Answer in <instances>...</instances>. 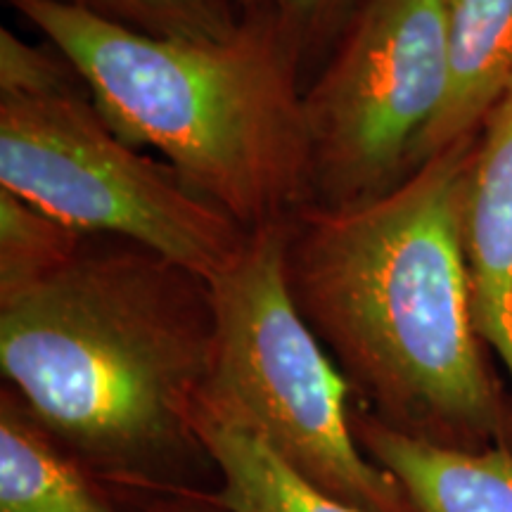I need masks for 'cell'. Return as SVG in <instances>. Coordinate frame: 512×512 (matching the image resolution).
<instances>
[{"label": "cell", "mask_w": 512, "mask_h": 512, "mask_svg": "<svg viewBox=\"0 0 512 512\" xmlns=\"http://www.w3.org/2000/svg\"><path fill=\"white\" fill-rule=\"evenodd\" d=\"M472 136L356 209L285 223L292 302L370 418L427 444L512 448V401L472 309L463 190Z\"/></svg>", "instance_id": "obj_1"}, {"label": "cell", "mask_w": 512, "mask_h": 512, "mask_svg": "<svg viewBox=\"0 0 512 512\" xmlns=\"http://www.w3.org/2000/svg\"><path fill=\"white\" fill-rule=\"evenodd\" d=\"M214 349L207 280L124 240H86L72 264L0 302L8 387L121 494H216L197 432Z\"/></svg>", "instance_id": "obj_2"}, {"label": "cell", "mask_w": 512, "mask_h": 512, "mask_svg": "<svg viewBox=\"0 0 512 512\" xmlns=\"http://www.w3.org/2000/svg\"><path fill=\"white\" fill-rule=\"evenodd\" d=\"M72 64L102 119L242 228L306 204L302 62L264 10L221 41L140 34L67 0H8Z\"/></svg>", "instance_id": "obj_3"}, {"label": "cell", "mask_w": 512, "mask_h": 512, "mask_svg": "<svg viewBox=\"0 0 512 512\" xmlns=\"http://www.w3.org/2000/svg\"><path fill=\"white\" fill-rule=\"evenodd\" d=\"M285 223L252 230L238 259L209 280L216 349L204 401L249 427L332 501L415 512L401 484L358 446L349 384L292 302Z\"/></svg>", "instance_id": "obj_4"}, {"label": "cell", "mask_w": 512, "mask_h": 512, "mask_svg": "<svg viewBox=\"0 0 512 512\" xmlns=\"http://www.w3.org/2000/svg\"><path fill=\"white\" fill-rule=\"evenodd\" d=\"M0 188L86 238L150 249L207 283L249 238L169 164L128 145L79 88L0 95Z\"/></svg>", "instance_id": "obj_5"}, {"label": "cell", "mask_w": 512, "mask_h": 512, "mask_svg": "<svg viewBox=\"0 0 512 512\" xmlns=\"http://www.w3.org/2000/svg\"><path fill=\"white\" fill-rule=\"evenodd\" d=\"M448 91V0H368L304 88L306 204L356 209L415 171Z\"/></svg>", "instance_id": "obj_6"}, {"label": "cell", "mask_w": 512, "mask_h": 512, "mask_svg": "<svg viewBox=\"0 0 512 512\" xmlns=\"http://www.w3.org/2000/svg\"><path fill=\"white\" fill-rule=\"evenodd\" d=\"M463 247L479 337L512 387V83L484 119L463 190Z\"/></svg>", "instance_id": "obj_7"}, {"label": "cell", "mask_w": 512, "mask_h": 512, "mask_svg": "<svg viewBox=\"0 0 512 512\" xmlns=\"http://www.w3.org/2000/svg\"><path fill=\"white\" fill-rule=\"evenodd\" d=\"M363 453L406 491L415 512H512V448L458 451L403 437L351 401Z\"/></svg>", "instance_id": "obj_8"}, {"label": "cell", "mask_w": 512, "mask_h": 512, "mask_svg": "<svg viewBox=\"0 0 512 512\" xmlns=\"http://www.w3.org/2000/svg\"><path fill=\"white\" fill-rule=\"evenodd\" d=\"M0 512H145L88 470L38 422L24 401L0 394Z\"/></svg>", "instance_id": "obj_9"}, {"label": "cell", "mask_w": 512, "mask_h": 512, "mask_svg": "<svg viewBox=\"0 0 512 512\" xmlns=\"http://www.w3.org/2000/svg\"><path fill=\"white\" fill-rule=\"evenodd\" d=\"M510 83L512 0H448V91L420 140L415 169L470 138Z\"/></svg>", "instance_id": "obj_10"}, {"label": "cell", "mask_w": 512, "mask_h": 512, "mask_svg": "<svg viewBox=\"0 0 512 512\" xmlns=\"http://www.w3.org/2000/svg\"><path fill=\"white\" fill-rule=\"evenodd\" d=\"M197 432L219 470L214 501L230 512H361L302 482L249 427L209 406L204 396Z\"/></svg>", "instance_id": "obj_11"}, {"label": "cell", "mask_w": 512, "mask_h": 512, "mask_svg": "<svg viewBox=\"0 0 512 512\" xmlns=\"http://www.w3.org/2000/svg\"><path fill=\"white\" fill-rule=\"evenodd\" d=\"M86 240L79 230L0 188V302L72 264Z\"/></svg>", "instance_id": "obj_12"}, {"label": "cell", "mask_w": 512, "mask_h": 512, "mask_svg": "<svg viewBox=\"0 0 512 512\" xmlns=\"http://www.w3.org/2000/svg\"><path fill=\"white\" fill-rule=\"evenodd\" d=\"M140 34L221 41L240 29L228 0H67Z\"/></svg>", "instance_id": "obj_13"}, {"label": "cell", "mask_w": 512, "mask_h": 512, "mask_svg": "<svg viewBox=\"0 0 512 512\" xmlns=\"http://www.w3.org/2000/svg\"><path fill=\"white\" fill-rule=\"evenodd\" d=\"M368 0H259L299 62L325 60Z\"/></svg>", "instance_id": "obj_14"}, {"label": "cell", "mask_w": 512, "mask_h": 512, "mask_svg": "<svg viewBox=\"0 0 512 512\" xmlns=\"http://www.w3.org/2000/svg\"><path fill=\"white\" fill-rule=\"evenodd\" d=\"M79 74L72 64L50 50L29 46L10 29H0V95L38 98V95L72 91Z\"/></svg>", "instance_id": "obj_15"}, {"label": "cell", "mask_w": 512, "mask_h": 512, "mask_svg": "<svg viewBox=\"0 0 512 512\" xmlns=\"http://www.w3.org/2000/svg\"><path fill=\"white\" fill-rule=\"evenodd\" d=\"M145 512H230L214 501V494L136 496Z\"/></svg>", "instance_id": "obj_16"}, {"label": "cell", "mask_w": 512, "mask_h": 512, "mask_svg": "<svg viewBox=\"0 0 512 512\" xmlns=\"http://www.w3.org/2000/svg\"><path fill=\"white\" fill-rule=\"evenodd\" d=\"M240 3L245 5L247 12H249V10H256V5H259V0H240Z\"/></svg>", "instance_id": "obj_17"}]
</instances>
